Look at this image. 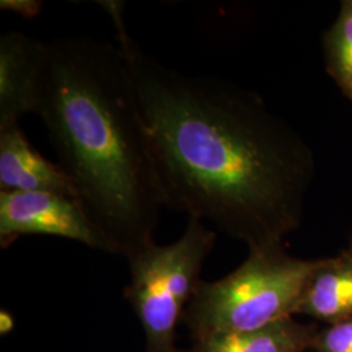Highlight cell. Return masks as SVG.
I'll list each match as a JSON object with an SVG mask.
<instances>
[{"label": "cell", "instance_id": "cell-7", "mask_svg": "<svg viewBox=\"0 0 352 352\" xmlns=\"http://www.w3.org/2000/svg\"><path fill=\"white\" fill-rule=\"evenodd\" d=\"M0 188L7 192H56L77 197L63 167L39 154L19 124L0 128Z\"/></svg>", "mask_w": 352, "mask_h": 352}, {"label": "cell", "instance_id": "cell-13", "mask_svg": "<svg viewBox=\"0 0 352 352\" xmlns=\"http://www.w3.org/2000/svg\"><path fill=\"white\" fill-rule=\"evenodd\" d=\"M349 250H350V251L352 252V240H351V245H350V248H349Z\"/></svg>", "mask_w": 352, "mask_h": 352}, {"label": "cell", "instance_id": "cell-12", "mask_svg": "<svg viewBox=\"0 0 352 352\" xmlns=\"http://www.w3.org/2000/svg\"><path fill=\"white\" fill-rule=\"evenodd\" d=\"M0 8L19 13L25 19H34L42 8V3L36 0H3Z\"/></svg>", "mask_w": 352, "mask_h": 352}, {"label": "cell", "instance_id": "cell-1", "mask_svg": "<svg viewBox=\"0 0 352 352\" xmlns=\"http://www.w3.org/2000/svg\"><path fill=\"white\" fill-rule=\"evenodd\" d=\"M113 20L131 76L164 206L208 221L250 250L300 226L315 176L307 142L253 91L158 62L129 36L123 3Z\"/></svg>", "mask_w": 352, "mask_h": 352}, {"label": "cell", "instance_id": "cell-10", "mask_svg": "<svg viewBox=\"0 0 352 352\" xmlns=\"http://www.w3.org/2000/svg\"><path fill=\"white\" fill-rule=\"evenodd\" d=\"M327 72L352 101V0L342 3L325 37Z\"/></svg>", "mask_w": 352, "mask_h": 352}, {"label": "cell", "instance_id": "cell-8", "mask_svg": "<svg viewBox=\"0 0 352 352\" xmlns=\"http://www.w3.org/2000/svg\"><path fill=\"white\" fill-rule=\"evenodd\" d=\"M298 314L334 324L352 317V252L318 260Z\"/></svg>", "mask_w": 352, "mask_h": 352}, {"label": "cell", "instance_id": "cell-6", "mask_svg": "<svg viewBox=\"0 0 352 352\" xmlns=\"http://www.w3.org/2000/svg\"><path fill=\"white\" fill-rule=\"evenodd\" d=\"M49 43L21 32L0 37V128L19 124L37 111L46 67Z\"/></svg>", "mask_w": 352, "mask_h": 352}, {"label": "cell", "instance_id": "cell-5", "mask_svg": "<svg viewBox=\"0 0 352 352\" xmlns=\"http://www.w3.org/2000/svg\"><path fill=\"white\" fill-rule=\"evenodd\" d=\"M24 235L64 238L93 250L119 254L113 240L75 196L56 192L0 190L1 247H8Z\"/></svg>", "mask_w": 352, "mask_h": 352}, {"label": "cell", "instance_id": "cell-4", "mask_svg": "<svg viewBox=\"0 0 352 352\" xmlns=\"http://www.w3.org/2000/svg\"><path fill=\"white\" fill-rule=\"evenodd\" d=\"M217 235L204 221L189 217L179 239L155 241L126 256L129 283L126 298L145 333V352H184L176 346V330L201 282L204 263Z\"/></svg>", "mask_w": 352, "mask_h": 352}, {"label": "cell", "instance_id": "cell-3", "mask_svg": "<svg viewBox=\"0 0 352 352\" xmlns=\"http://www.w3.org/2000/svg\"><path fill=\"white\" fill-rule=\"evenodd\" d=\"M317 263L289 256L282 244L250 250L247 260L226 277L199 283L183 318L192 340L292 318Z\"/></svg>", "mask_w": 352, "mask_h": 352}, {"label": "cell", "instance_id": "cell-2", "mask_svg": "<svg viewBox=\"0 0 352 352\" xmlns=\"http://www.w3.org/2000/svg\"><path fill=\"white\" fill-rule=\"evenodd\" d=\"M36 113L77 197L118 253L154 241L164 195L119 46L91 37L50 42Z\"/></svg>", "mask_w": 352, "mask_h": 352}, {"label": "cell", "instance_id": "cell-11", "mask_svg": "<svg viewBox=\"0 0 352 352\" xmlns=\"http://www.w3.org/2000/svg\"><path fill=\"white\" fill-rule=\"evenodd\" d=\"M312 350L316 352H352V317L316 333Z\"/></svg>", "mask_w": 352, "mask_h": 352}, {"label": "cell", "instance_id": "cell-9", "mask_svg": "<svg viewBox=\"0 0 352 352\" xmlns=\"http://www.w3.org/2000/svg\"><path fill=\"white\" fill-rule=\"evenodd\" d=\"M315 336L312 327L289 318L251 331L210 334L193 340L184 352H307Z\"/></svg>", "mask_w": 352, "mask_h": 352}]
</instances>
